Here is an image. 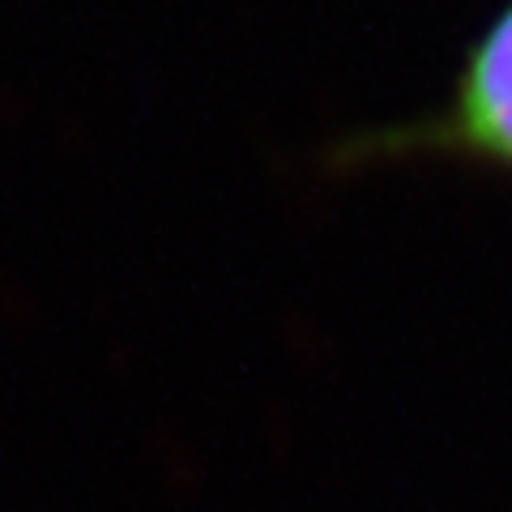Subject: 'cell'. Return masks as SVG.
<instances>
[{
    "label": "cell",
    "mask_w": 512,
    "mask_h": 512,
    "mask_svg": "<svg viewBox=\"0 0 512 512\" xmlns=\"http://www.w3.org/2000/svg\"><path fill=\"white\" fill-rule=\"evenodd\" d=\"M414 158H444V163L512 175V0H504L474 35L440 107L338 141L329 167L363 171L376 163H414Z\"/></svg>",
    "instance_id": "6da1fadb"
}]
</instances>
